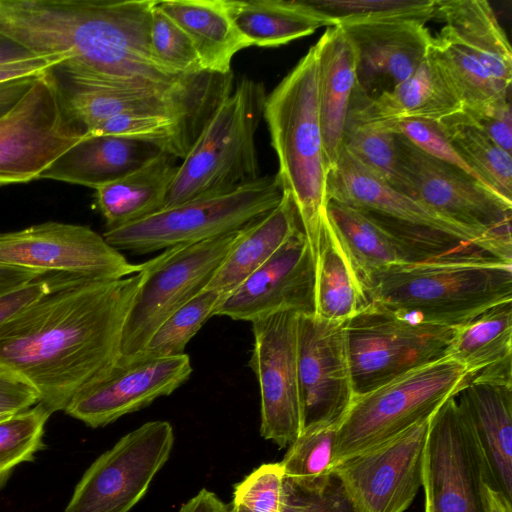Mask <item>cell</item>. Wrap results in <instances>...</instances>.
<instances>
[{"mask_svg":"<svg viewBox=\"0 0 512 512\" xmlns=\"http://www.w3.org/2000/svg\"><path fill=\"white\" fill-rule=\"evenodd\" d=\"M142 273L82 279L0 324V362L40 395L51 414L102 379L121 357L123 327Z\"/></svg>","mask_w":512,"mask_h":512,"instance_id":"cell-1","label":"cell"},{"mask_svg":"<svg viewBox=\"0 0 512 512\" xmlns=\"http://www.w3.org/2000/svg\"><path fill=\"white\" fill-rule=\"evenodd\" d=\"M156 0H0V33L39 56L111 82L165 90L194 88L222 75L177 73L154 55Z\"/></svg>","mask_w":512,"mask_h":512,"instance_id":"cell-2","label":"cell"},{"mask_svg":"<svg viewBox=\"0 0 512 512\" xmlns=\"http://www.w3.org/2000/svg\"><path fill=\"white\" fill-rule=\"evenodd\" d=\"M369 303L414 321L456 327L512 302V262L480 250L392 264L364 284Z\"/></svg>","mask_w":512,"mask_h":512,"instance_id":"cell-3","label":"cell"},{"mask_svg":"<svg viewBox=\"0 0 512 512\" xmlns=\"http://www.w3.org/2000/svg\"><path fill=\"white\" fill-rule=\"evenodd\" d=\"M271 146L278 159L275 175L291 198L302 232L316 261L327 214L329 167L318 104L314 45L268 94L264 102Z\"/></svg>","mask_w":512,"mask_h":512,"instance_id":"cell-4","label":"cell"},{"mask_svg":"<svg viewBox=\"0 0 512 512\" xmlns=\"http://www.w3.org/2000/svg\"><path fill=\"white\" fill-rule=\"evenodd\" d=\"M265 99L263 84L243 77L219 102L181 160L161 209L261 177L255 136Z\"/></svg>","mask_w":512,"mask_h":512,"instance_id":"cell-5","label":"cell"},{"mask_svg":"<svg viewBox=\"0 0 512 512\" xmlns=\"http://www.w3.org/2000/svg\"><path fill=\"white\" fill-rule=\"evenodd\" d=\"M328 201L353 207L425 258L477 248L512 262V244L464 226L379 179L344 148L328 173Z\"/></svg>","mask_w":512,"mask_h":512,"instance_id":"cell-6","label":"cell"},{"mask_svg":"<svg viewBox=\"0 0 512 512\" xmlns=\"http://www.w3.org/2000/svg\"><path fill=\"white\" fill-rule=\"evenodd\" d=\"M468 381L466 369L444 355L367 393L355 395L336 432L333 466L431 417Z\"/></svg>","mask_w":512,"mask_h":512,"instance_id":"cell-7","label":"cell"},{"mask_svg":"<svg viewBox=\"0 0 512 512\" xmlns=\"http://www.w3.org/2000/svg\"><path fill=\"white\" fill-rule=\"evenodd\" d=\"M282 196L276 176H261L232 191L192 199L106 228L102 236L118 251L145 254L165 250L242 229L276 207Z\"/></svg>","mask_w":512,"mask_h":512,"instance_id":"cell-8","label":"cell"},{"mask_svg":"<svg viewBox=\"0 0 512 512\" xmlns=\"http://www.w3.org/2000/svg\"><path fill=\"white\" fill-rule=\"evenodd\" d=\"M243 229L167 248L143 263L142 280L123 327L121 358L141 352L168 316L207 288Z\"/></svg>","mask_w":512,"mask_h":512,"instance_id":"cell-9","label":"cell"},{"mask_svg":"<svg viewBox=\"0 0 512 512\" xmlns=\"http://www.w3.org/2000/svg\"><path fill=\"white\" fill-rule=\"evenodd\" d=\"M52 69L38 75L19 101L0 116V186L39 179L85 134Z\"/></svg>","mask_w":512,"mask_h":512,"instance_id":"cell-10","label":"cell"},{"mask_svg":"<svg viewBox=\"0 0 512 512\" xmlns=\"http://www.w3.org/2000/svg\"><path fill=\"white\" fill-rule=\"evenodd\" d=\"M355 395L444 356L453 328L409 319L369 303L346 320Z\"/></svg>","mask_w":512,"mask_h":512,"instance_id":"cell-11","label":"cell"},{"mask_svg":"<svg viewBox=\"0 0 512 512\" xmlns=\"http://www.w3.org/2000/svg\"><path fill=\"white\" fill-rule=\"evenodd\" d=\"M64 61L52 70L69 110L85 133L123 114H171L206 121L232 85L229 77H221L199 87L165 90L111 82Z\"/></svg>","mask_w":512,"mask_h":512,"instance_id":"cell-12","label":"cell"},{"mask_svg":"<svg viewBox=\"0 0 512 512\" xmlns=\"http://www.w3.org/2000/svg\"><path fill=\"white\" fill-rule=\"evenodd\" d=\"M174 439L164 420L128 432L84 472L64 512H129L169 460Z\"/></svg>","mask_w":512,"mask_h":512,"instance_id":"cell-13","label":"cell"},{"mask_svg":"<svg viewBox=\"0 0 512 512\" xmlns=\"http://www.w3.org/2000/svg\"><path fill=\"white\" fill-rule=\"evenodd\" d=\"M485 463L456 395L432 415L422 466L425 512H487Z\"/></svg>","mask_w":512,"mask_h":512,"instance_id":"cell-14","label":"cell"},{"mask_svg":"<svg viewBox=\"0 0 512 512\" xmlns=\"http://www.w3.org/2000/svg\"><path fill=\"white\" fill-rule=\"evenodd\" d=\"M0 264L90 280H117L143 268L90 227L55 221L0 233Z\"/></svg>","mask_w":512,"mask_h":512,"instance_id":"cell-15","label":"cell"},{"mask_svg":"<svg viewBox=\"0 0 512 512\" xmlns=\"http://www.w3.org/2000/svg\"><path fill=\"white\" fill-rule=\"evenodd\" d=\"M432 417V416H431ZM431 417L332 468L355 512H404L422 487Z\"/></svg>","mask_w":512,"mask_h":512,"instance_id":"cell-16","label":"cell"},{"mask_svg":"<svg viewBox=\"0 0 512 512\" xmlns=\"http://www.w3.org/2000/svg\"><path fill=\"white\" fill-rule=\"evenodd\" d=\"M395 140L413 198L464 226L512 244V201L461 169L429 156L403 135L395 134Z\"/></svg>","mask_w":512,"mask_h":512,"instance_id":"cell-17","label":"cell"},{"mask_svg":"<svg viewBox=\"0 0 512 512\" xmlns=\"http://www.w3.org/2000/svg\"><path fill=\"white\" fill-rule=\"evenodd\" d=\"M297 368L302 430L315 425L339 427L355 397L346 321L298 314Z\"/></svg>","mask_w":512,"mask_h":512,"instance_id":"cell-18","label":"cell"},{"mask_svg":"<svg viewBox=\"0 0 512 512\" xmlns=\"http://www.w3.org/2000/svg\"><path fill=\"white\" fill-rule=\"evenodd\" d=\"M297 318L292 311L252 321L254 336L249 366L261 398L260 434L280 449L302 430L297 368Z\"/></svg>","mask_w":512,"mask_h":512,"instance_id":"cell-19","label":"cell"},{"mask_svg":"<svg viewBox=\"0 0 512 512\" xmlns=\"http://www.w3.org/2000/svg\"><path fill=\"white\" fill-rule=\"evenodd\" d=\"M191 373L190 357L185 353L120 357L102 379L79 392L64 411L89 427H103L170 395Z\"/></svg>","mask_w":512,"mask_h":512,"instance_id":"cell-20","label":"cell"},{"mask_svg":"<svg viewBox=\"0 0 512 512\" xmlns=\"http://www.w3.org/2000/svg\"><path fill=\"white\" fill-rule=\"evenodd\" d=\"M284 311L315 313V259L301 229L225 295L213 316L252 322Z\"/></svg>","mask_w":512,"mask_h":512,"instance_id":"cell-21","label":"cell"},{"mask_svg":"<svg viewBox=\"0 0 512 512\" xmlns=\"http://www.w3.org/2000/svg\"><path fill=\"white\" fill-rule=\"evenodd\" d=\"M357 54L355 91L373 99L409 78L427 56L426 22L412 18L343 21L338 24Z\"/></svg>","mask_w":512,"mask_h":512,"instance_id":"cell-22","label":"cell"},{"mask_svg":"<svg viewBox=\"0 0 512 512\" xmlns=\"http://www.w3.org/2000/svg\"><path fill=\"white\" fill-rule=\"evenodd\" d=\"M456 400L481 451L486 483L512 502V385L468 381Z\"/></svg>","mask_w":512,"mask_h":512,"instance_id":"cell-23","label":"cell"},{"mask_svg":"<svg viewBox=\"0 0 512 512\" xmlns=\"http://www.w3.org/2000/svg\"><path fill=\"white\" fill-rule=\"evenodd\" d=\"M314 47L320 121L330 171L336 166L343 148L345 126L357 81V54L339 25L328 27Z\"/></svg>","mask_w":512,"mask_h":512,"instance_id":"cell-24","label":"cell"},{"mask_svg":"<svg viewBox=\"0 0 512 512\" xmlns=\"http://www.w3.org/2000/svg\"><path fill=\"white\" fill-rule=\"evenodd\" d=\"M461 108L438 69L426 56L409 78L389 92L370 99L354 90L347 122L383 124L407 119L438 122Z\"/></svg>","mask_w":512,"mask_h":512,"instance_id":"cell-25","label":"cell"},{"mask_svg":"<svg viewBox=\"0 0 512 512\" xmlns=\"http://www.w3.org/2000/svg\"><path fill=\"white\" fill-rule=\"evenodd\" d=\"M160 152L155 146L138 140L84 134L39 179L97 189L127 175Z\"/></svg>","mask_w":512,"mask_h":512,"instance_id":"cell-26","label":"cell"},{"mask_svg":"<svg viewBox=\"0 0 512 512\" xmlns=\"http://www.w3.org/2000/svg\"><path fill=\"white\" fill-rule=\"evenodd\" d=\"M158 6L189 36L205 72L230 75L233 57L252 46L236 26L229 0H162Z\"/></svg>","mask_w":512,"mask_h":512,"instance_id":"cell-27","label":"cell"},{"mask_svg":"<svg viewBox=\"0 0 512 512\" xmlns=\"http://www.w3.org/2000/svg\"><path fill=\"white\" fill-rule=\"evenodd\" d=\"M327 217L363 289L369 277L383 267L427 259L353 207L328 201Z\"/></svg>","mask_w":512,"mask_h":512,"instance_id":"cell-28","label":"cell"},{"mask_svg":"<svg viewBox=\"0 0 512 512\" xmlns=\"http://www.w3.org/2000/svg\"><path fill=\"white\" fill-rule=\"evenodd\" d=\"M434 18L481 60L502 87L511 90V46L489 2L435 0Z\"/></svg>","mask_w":512,"mask_h":512,"instance_id":"cell-29","label":"cell"},{"mask_svg":"<svg viewBox=\"0 0 512 512\" xmlns=\"http://www.w3.org/2000/svg\"><path fill=\"white\" fill-rule=\"evenodd\" d=\"M299 229L300 223L288 194L276 207L242 230L205 290L223 296L261 267Z\"/></svg>","mask_w":512,"mask_h":512,"instance_id":"cell-30","label":"cell"},{"mask_svg":"<svg viewBox=\"0 0 512 512\" xmlns=\"http://www.w3.org/2000/svg\"><path fill=\"white\" fill-rule=\"evenodd\" d=\"M177 160L160 152L127 175L95 189L106 228L134 222L160 210L178 170Z\"/></svg>","mask_w":512,"mask_h":512,"instance_id":"cell-31","label":"cell"},{"mask_svg":"<svg viewBox=\"0 0 512 512\" xmlns=\"http://www.w3.org/2000/svg\"><path fill=\"white\" fill-rule=\"evenodd\" d=\"M231 16L252 46L278 47L337 23L308 0H229Z\"/></svg>","mask_w":512,"mask_h":512,"instance_id":"cell-32","label":"cell"},{"mask_svg":"<svg viewBox=\"0 0 512 512\" xmlns=\"http://www.w3.org/2000/svg\"><path fill=\"white\" fill-rule=\"evenodd\" d=\"M369 304L363 286L342 248L327 214L315 261V313L346 321Z\"/></svg>","mask_w":512,"mask_h":512,"instance_id":"cell-33","label":"cell"},{"mask_svg":"<svg viewBox=\"0 0 512 512\" xmlns=\"http://www.w3.org/2000/svg\"><path fill=\"white\" fill-rule=\"evenodd\" d=\"M427 57L440 72L463 109L479 110L510 99L481 60L444 27L432 36Z\"/></svg>","mask_w":512,"mask_h":512,"instance_id":"cell-34","label":"cell"},{"mask_svg":"<svg viewBox=\"0 0 512 512\" xmlns=\"http://www.w3.org/2000/svg\"><path fill=\"white\" fill-rule=\"evenodd\" d=\"M444 355L461 364L469 380L480 372L512 364V302L453 327Z\"/></svg>","mask_w":512,"mask_h":512,"instance_id":"cell-35","label":"cell"},{"mask_svg":"<svg viewBox=\"0 0 512 512\" xmlns=\"http://www.w3.org/2000/svg\"><path fill=\"white\" fill-rule=\"evenodd\" d=\"M438 126L450 144L484 182L512 201V155L473 126L462 110L439 120Z\"/></svg>","mask_w":512,"mask_h":512,"instance_id":"cell-36","label":"cell"},{"mask_svg":"<svg viewBox=\"0 0 512 512\" xmlns=\"http://www.w3.org/2000/svg\"><path fill=\"white\" fill-rule=\"evenodd\" d=\"M206 121L171 114H123L98 124L85 134L142 141L182 160Z\"/></svg>","mask_w":512,"mask_h":512,"instance_id":"cell-37","label":"cell"},{"mask_svg":"<svg viewBox=\"0 0 512 512\" xmlns=\"http://www.w3.org/2000/svg\"><path fill=\"white\" fill-rule=\"evenodd\" d=\"M343 148L379 179L413 197V186L399 162L394 133L372 124L347 122Z\"/></svg>","mask_w":512,"mask_h":512,"instance_id":"cell-38","label":"cell"},{"mask_svg":"<svg viewBox=\"0 0 512 512\" xmlns=\"http://www.w3.org/2000/svg\"><path fill=\"white\" fill-rule=\"evenodd\" d=\"M337 429L338 425L304 428L280 461L285 478L306 490L324 488L333 475L332 458Z\"/></svg>","mask_w":512,"mask_h":512,"instance_id":"cell-39","label":"cell"},{"mask_svg":"<svg viewBox=\"0 0 512 512\" xmlns=\"http://www.w3.org/2000/svg\"><path fill=\"white\" fill-rule=\"evenodd\" d=\"M223 297L213 290L197 294L160 324L138 354L155 357L183 354L188 342L206 320L213 316Z\"/></svg>","mask_w":512,"mask_h":512,"instance_id":"cell-40","label":"cell"},{"mask_svg":"<svg viewBox=\"0 0 512 512\" xmlns=\"http://www.w3.org/2000/svg\"><path fill=\"white\" fill-rule=\"evenodd\" d=\"M51 413L40 403L0 422V488L13 469L45 447L44 426Z\"/></svg>","mask_w":512,"mask_h":512,"instance_id":"cell-41","label":"cell"},{"mask_svg":"<svg viewBox=\"0 0 512 512\" xmlns=\"http://www.w3.org/2000/svg\"><path fill=\"white\" fill-rule=\"evenodd\" d=\"M317 10L343 21L412 18L427 22L434 18L435 0H308Z\"/></svg>","mask_w":512,"mask_h":512,"instance_id":"cell-42","label":"cell"},{"mask_svg":"<svg viewBox=\"0 0 512 512\" xmlns=\"http://www.w3.org/2000/svg\"><path fill=\"white\" fill-rule=\"evenodd\" d=\"M150 43L156 58L171 70L183 75L208 73L189 36L160 9L158 0L151 14Z\"/></svg>","mask_w":512,"mask_h":512,"instance_id":"cell-43","label":"cell"},{"mask_svg":"<svg viewBox=\"0 0 512 512\" xmlns=\"http://www.w3.org/2000/svg\"><path fill=\"white\" fill-rule=\"evenodd\" d=\"M284 481L280 462L263 463L234 485L232 502L250 512H281Z\"/></svg>","mask_w":512,"mask_h":512,"instance_id":"cell-44","label":"cell"},{"mask_svg":"<svg viewBox=\"0 0 512 512\" xmlns=\"http://www.w3.org/2000/svg\"><path fill=\"white\" fill-rule=\"evenodd\" d=\"M372 125L379 126L395 134L403 135L412 144L429 156L461 169L481 184L491 189L450 144L448 139L440 130L437 122L407 119L397 122Z\"/></svg>","mask_w":512,"mask_h":512,"instance_id":"cell-45","label":"cell"},{"mask_svg":"<svg viewBox=\"0 0 512 512\" xmlns=\"http://www.w3.org/2000/svg\"><path fill=\"white\" fill-rule=\"evenodd\" d=\"M281 512H355L340 483L332 475L320 490H306L285 478Z\"/></svg>","mask_w":512,"mask_h":512,"instance_id":"cell-46","label":"cell"},{"mask_svg":"<svg viewBox=\"0 0 512 512\" xmlns=\"http://www.w3.org/2000/svg\"><path fill=\"white\" fill-rule=\"evenodd\" d=\"M82 279L86 278L62 272H49L0 296V324L46 295Z\"/></svg>","mask_w":512,"mask_h":512,"instance_id":"cell-47","label":"cell"},{"mask_svg":"<svg viewBox=\"0 0 512 512\" xmlns=\"http://www.w3.org/2000/svg\"><path fill=\"white\" fill-rule=\"evenodd\" d=\"M466 119L502 149L512 152V111L510 99L479 110L461 108Z\"/></svg>","mask_w":512,"mask_h":512,"instance_id":"cell-48","label":"cell"},{"mask_svg":"<svg viewBox=\"0 0 512 512\" xmlns=\"http://www.w3.org/2000/svg\"><path fill=\"white\" fill-rule=\"evenodd\" d=\"M40 401L35 386L23 375L0 362V417L27 410Z\"/></svg>","mask_w":512,"mask_h":512,"instance_id":"cell-49","label":"cell"},{"mask_svg":"<svg viewBox=\"0 0 512 512\" xmlns=\"http://www.w3.org/2000/svg\"><path fill=\"white\" fill-rule=\"evenodd\" d=\"M66 59H69L67 54H57L34 56L20 61L0 63V83L16 78L42 74Z\"/></svg>","mask_w":512,"mask_h":512,"instance_id":"cell-50","label":"cell"},{"mask_svg":"<svg viewBox=\"0 0 512 512\" xmlns=\"http://www.w3.org/2000/svg\"><path fill=\"white\" fill-rule=\"evenodd\" d=\"M46 273L49 272L0 264V296L29 283Z\"/></svg>","mask_w":512,"mask_h":512,"instance_id":"cell-51","label":"cell"},{"mask_svg":"<svg viewBox=\"0 0 512 512\" xmlns=\"http://www.w3.org/2000/svg\"><path fill=\"white\" fill-rule=\"evenodd\" d=\"M37 76L38 75L16 78L0 83V116L10 110L19 101Z\"/></svg>","mask_w":512,"mask_h":512,"instance_id":"cell-52","label":"cell"},{"mask_svg":"<svg viewBox=\"0 0 512 512\" xmlns=\"http://www.w3.org/2000/svg\"><path fill=\"white\" fill-rule=\"evenodd\" d=\"M179 512H230L229 505L214 492L202 488L196 495L183 503Z\"/></svg>","mask_w":512,"mask_h":512,"instance_id":"cell-53","label":"cell"},{"mask_svg":"<svg viewBox=\"0 0 512 512\" xmlns=\"http://www.w3.org/2000/svg\"><path fill=\"white\" fill-rule=\"evenodd\" d=\"M39 56L0 33V63H8Z\"/></svg>","mask_w":512,"mask_h":512,"instance_id":"cell-54","label":"cell"},{"mask_svg":"<svg viewBox=\"0 0 512 512\" xmlns=\"http://www.w3.org/2000/svg\"><path fill=\"white\" fill-rule=\"evenodd\" d=\"M482 494L487 512H512V502L499 491L490 487L486 481L482 485Z\"/></svg>","mask_w":512,"mask_h":512,"instance_id":"cell-55","label":"cell"},{"mask_svg":"<svg viewBox=\"0 0 512 512\" xmlns=\"http://www.w3.org/2000/svg\"><path fill=\"white\" fill-rule=\"evenodd\" d=\"M229 510H230V512H250L243 505L235 503V502L230 503Z\"/></svg>","mask_w":512,"mask_h":512,"instance_id":"cell-56","label":"cell"},{"mask_svg":"<svg viewBox=\"0 0 512 512\" xmlns=\"http://www.w3.org/2000/svg\"><path fill=\"white\" fill-rule=\"evenodd\" d=\"M11 416H12V415H11ZM8 417H10V416H3V417H0V422H1L2 420H4V419H7Z\"/></svg>","mask_w":512,"mask_h":512,"instance_id":"cell-57","label":"cell"}]
</instances>
